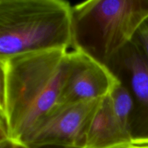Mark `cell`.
Segmentation results:
<instances>
[{"label":"cell","instance_id":"obj_10","mask_svg":"<svg viewBox=\"0 0 148 148\" xmlns=\"http://www.w3.org/2000/svg\"><path fill=\"white\" fill-rule=\"evenodd\" d=\"M0 148H25L20 145L12 143L10 142L4 140V141H0ZM39 148H66L62 147H58V146H46V147H41Z\"/></svg>","mask_w":148,"mask_h":148},{"label":"cell","instance_id":"obj_1","mask_svg":"<svg viewBox=\"0 0 148 148\" xmlns=\"http://www.w3.org/2000/svg\"><path fill=\"white\" fill-rule=\"evenodd\" d=\"M69 51H37L0 59V141L22 146L38 121L59 104Z\"/></svg>","mask_w":148,"mask_h":148},{"label":"cell","instance_id":"obj_6","mask_svg":"<svg viewBox=\"0 0 148 148\" xmlns=\"http://www.w3.org/2000/svg\"><path fill=\"white\" fill-rule=\"evenodd\" d=\"M120 83L106 65L77 49L69 51V69L59 104L108 96Z\"/></svg>","mask_w":148,"mask_h":148},{"label":"cell","instance_id":"obj_2","mask_svg":"<svg viewBox=\"0 0 148 148\" xmlns=\"http://www.w3.org/2000/svg\"><path fill=\"white\" fill-rule=\"evenodd\" d=\"M72 48V5L69 1L0 0V59Z\"/></svg>","mask_w":148,"mask_h":148},{"label":"cell","instance_id":"obj_7","mask_svg":"<svg viewBox=\"0 0 148 148\" xmlns=\"http://www.w3.org/2000/svg\"><path fill=\"white\" fill-rule=\"evenodd\" d=\"M131 143V136L123 131L113 113L109 95L105 97L88 124L84 148H116Z\"/></svg>","mask_w":148,"mask_h":148},{"label":"cell","instance_id":"obj_4","mask_svg":"<svg viewBox=\"0 0 148 148\" xmlns=\"http://www.w3.org/2000/svg\"><path fill=\"white\" fill-rule=\"evenodd\" d=\"M102 99L58 104L35 126L22 147L84 148L88 124Z\"/></svg>","mask_w":148,"mask_h":148},{"label":"cell","instance_id":"obj_5","mask_svg":"<svg viewBox=\"0 0 148 148\" xmlns=\"http://www.w3.org/2000/svg\"><path fill=\"white\" fill-rule=\"evenodd\" d=\"M108 66L132 96V143L148 144V60L133 40Z\"/></svg>","mask_w":148,"mask_h":148},{"label":"cell","instance_id":"obj_3","mask_svg":"<svg viewBox=\"0 0 148 148\" xmlns=\"http://www.w3.org/2000/svg\"><path fill=\"white\" fill-rule=\"evenodd\" d=\"M147 19L148 0L77 3L72 5V49L82 51L108 66Z\"/></svg>","mask_w":148,"mask_h":148},{"label":"cell","instance_id":"obj_8","mask_svg":"<svg viewBox=\"0 0 148 148\" xmlns=\"http://www.w3.org/2000/svg\"><path fill=\"white\" fill-rule=\"evenodd\" d=\"M109 98L113 113L119 124L124 132L131 136V119L134 102L130 90L120 82L110 94Z\"/></svg>","mask_w":148,"mask_h":148},{"label":"cell","instance_id":"obj_9","mask_svg":"<svg viewBox=\"0 0 148 148\" xmlns=\"http://www.w3.org/2000/svg\"><path fill=\"white\" fill-rule=\"evenodd\" d=\"M133 40L148 60V19L139 28Z\"/></svg>","mask_w":148,"mask_h":148},{"label":"cell","instance_id":"obj_11","mask_svg":"<svg viewBox=\"0 0 148 148\" xmlns=\"http://www.w3.org/2000/svg\"><path fill=\"white\" fill-rule=\"evenodd\" d=\"M116 148H148V144H137L131 143Z\"/></svg>","mask_w":148,"mask_h":148}]
</instances>
